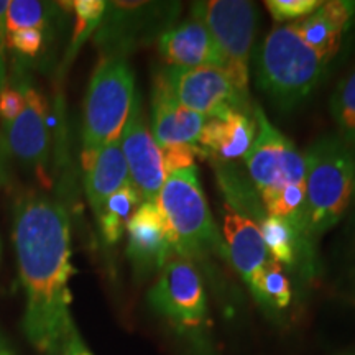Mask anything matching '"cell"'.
Segmentation results:
<instances>
[{"label": "cell", "instance_id": "1", "mask_svg": "<svg viewBox=\"0 0 355 355\" xmlns=\"http://www.w3.org/2000/svg\"><path fill=\"white\" fill-rule=\"evenodd\" d=\"M13 243L26 304L24 332L38 352L61 355L83 343L71 316V225L60 202L24 194L15 204Z\"/></svg>", "mask_w": 355, "mask_h": 355}, {"label": "cell", "instance_id": "2", "mask_svg": "<svg viewBox=\"0 0 355 355\" xmlns=\"http://www.w3.org/2000/svg\"><path fill=\"white\" fill-rule=\"evenodd\" d=\"M303 237L309 241L339 224L355 201V152L340 137H322L306 150Z\"/></svg>", "mask_w": 355, "mask_h": 355}, {"label": "cell", "instance_id": "3", "mask_svg": "<svg viewBox=\"0 0 355 355\" xmlns=\"http://www.w3.org/2000/svg\"><path fill=\"white\" fill-rule=\"evenodd\" d=\"M327 61L296 33L293 24L275 26L255 56L257 84L283 112L296 109L322 81Z\"/></svg>", "mask_w": 355, "mask_h": 355}, {"label": "cell", "instance_id": "4", "mask_svg": "<svg viewBox=\"0 0 355 355\" xmlns=\"http://www.w3.org/2000/svg\"><path fill=\"white\" fill-rule=\"evenodd\" d=\"M135 96V78L125 58H102L84 101L81 162L91 159L105 145L121 141Z\"/></svg>", "mask_w": 355, "mask_h": 355}, {"label": "cell", "instance_id": "5", "mask_svg": "<svg viewBox=\"0 0 355 355\" xmlns=\"http://www.w3.org/2000/svg\"><path fill=\"white\" fill-rule=\"evenodd\" d=\"M155 202L165 219L173 254L193 261L219 250L220 239L196 166L170 173Z\"/></svg>", "mask_w": 355, "mask_h": 355}, {"label": "cell", "instance_id": "6", "mask_svg": "<svg viewBox=\"0 0 355 355\" xmlns=\"http://www.w3.org/2000/svg\"><path fill=\"white\" fill-rule=\"evenodd\" d=\"M191 15L206 25L224 60V71L235 91L248 102L250 60L254 46L257 8L247 0L194 2Z\"/></svg>", "mask_w": 355, "mask_h": 355}, {"label": "cell", "instance_id": "7", "mask_svg": "<svg viewBox=\"0 0 355 355\" xmlns=\"http://www.w3.org/2000/svg\"><path fill=\"white\" fill-rule=\"evenodd\" d=\"M148 304L181 334L202 331L207 300L202 278L193 261L171 255L150 288Z\"/></svg>", "mask_w": 355, "mask_h": 355}, {"label": "cell", "instance_id": "8", "mask_svg": "<svg viewBox=\"0 0 355 355\" xmlns=\"http://www.w3.org/2000/svg\"><path fill=\"white\" fill-rule=\"evenodd\" d=\"M252 114L257 133L254 145L245 155V163L263 201L283 186L304 183L306 163L304 155L268 121L261 107L255 105Z\"/></svg>", "mask_w": 355, "mask_h": 355}, {"label": "cell", "instance_id": "9", "mask_svg": "<svg viewBox=\"0 0 355 355\" xmlns=\"http://www.w3.org/2000/svg\"><path fill=\"white\" fill-rule=\"evenodd\" d=\"M178 104L204 117H220L230 110H243L248 105L227 74L220 68H168L158 71Z\"/></svg>", "mask_w": 355, "mask_h": 355}, {"label": "cell", "instance_id": "10", "mask_svg": "<svg viewBox=\"0 0 355 355\" xmlns=\"http://www.w3.org/2000/svg\"><path fill=\"white\" fill-rule=\"evenodd\" d=\"M121 148L127 162L130 181L140 193L141 201L155 202L165 184L168 173L162 146L157 144L152 130L146 125L139 92L133 99L132 110L123 127Z\"/></svg>", "mask_w": 355, "mask_h": 355}, {"label": "cell", "instance_id": "11", "mask_svg": "<svg viewBox=\"0 0 355 355\" xmlns=\"http://www.w3.org/2000/svg\"><path fill=\"white\" fill-rule=\"evenodd\" d=\"M19 87L25 104L19 117L7 125V148L24 165L33 168L42 180H46L44 168L50 155L48 101L32 83L24 81Z\"/></svg>", "mask_w": 355, "mask_h": 355}, {"label": "cell", "instance_id": "12", "mask_svg": "<svg viewBox=\"0 0 355 355\" xmlns=\"http://www.w3.org/2000/svg\"><path fill=\"white\" fill-rule=\"evenodd\" d=\"M222 234L230 263L250 288L252 295H255L260 275L270 260L259 222L225 202L222 209Z\"/></svg>", "mask_w": 355, "mask_h": 355}, {"label": "cell", "instance_id": "13", "mask_svg": "<svg viewBox=\"0 0 355 355\" xmlns=\"http://www.w3.org/2000/svg\"><path fill=\"white\" fill-rule=\"evenodd\" d=\"M127 255L137 272L162 270L173 255L170 234L157 202H141L127 222Z\"/></svg>", "mask_w": 355, "mask_h": 355}, {"label": "cell", "instance_id": "14", "mask_svg": "<svg viewBox=\"0 0 355 355\" xmlns=\"http://www.w3.org/2000/svg\"><path fill=\"white\" fill-rule=\"evenodd\" d=\"M207 117L178 104L162 74L157 73L152 87V135L162 148L175 145H199Z\"/></svg>", "mask_w": 355, "mask_h": 355}, {"label": "cell", "instance_id": "15", "mask_svg": "<svg viewBox=\"0 0 355 355\" xmlns=\"http://www.w3.org/2000/svg\"><path fill=\"white\" fill-rule=\"evenodd\" d=\"M158 50L168 66L224 69V60L209 30L193 17L165 30L158 38Z\"/></svg>", "mask_w": 355, "mask_h": 355}, {"label": "cell", "instance_id": "16", "mask_svg": "<svg viewBox=\"0 0 355 355\" xmlns=\"http://www.w3.org/2000/svg\"><path fill=\"white\" fill-rule=\"evenodd\" d=\"M354 20L355 2L332 0V2H322L321 7L306 19L291 24L296 33L327 63H331L343 46L345 33L349 32Z\"/></svg>", "mask_w": 355, "mask_h": 355}, {"label": "cell", "instance_id": "17", "mask_svg": "<svg viewBox=\"0 0 355 355\" xmlns=\"http://www.w3.org/2000/svg\"><path fill=\"white\" fill-rule=\"evenodd\" d=\"M257 125L254 114L230 110L220 117H211L204 123L199 145L204 152L220 159L245 158L255 140Z\"/></svg>", "mask_w": 355, "mask_h": 355}, {"label": "cell", "instance_id": "18", "mask_svg": "<svg viewBox=\"0 0 355 355\" xmlns=\"http://www.w3.org/2000/svg\"><path fill=\"white\" fill-rule=\"evenodd\" d=\"M83 170L86 196L94 214L101 209L105 199L130 183L121 141L105 145L91 159L83 162Z\"/></svg>", "mask_w": 355, "mask_h": 355}, {"label": "cell", "instance_id": "19", "mask_svg": "<svg viewBox=\"0 0 355 355\" xmlns=\"http://www.w3.org/2000/svg\"><path fill=\"white\" fill-rule=\"evenodd\" d=\"M141 202L144 201H141L140 193L132 184V181L105 199L101 209L96 212V217L102 239L107 245L119 243L125 232L127 222L135 214Z\"/></svg>", "mask_w": 355, "mask_h": 355}, {"label": "cell", "instance_id": "20", "mask_svg": "<svg viewBox=\"0 0 355 355\" xmlns=\"http://www.w3.org/2000/svg\"><path fill=\"white\" fill-rule=\"evenodd\" d=\"M259 225L270 259L279 265H295L300 235L293 225L273 216H265Z\"/></svg>", "mask_w": 355, "mask_h": 355}, {"label": "cell", "instance_id": "21", "mask_svg": "<svg viewBox=\"0 0 355 355\" xmlns=\"http://www.w3.org/2000/svg\"><path fill=\"white\" fill-rule=\"evenodd\" d=\"M266 214L279 217L293 225V229L303 237V220L306 209L304 183H293L275 191L272 196L263 199Z\"/></svg>", "mask_w": 355, "mask_h": 355}, {"label": "cell", "instance_id": "22", "mask_svg": "<svg viewBox=\"0 0 355 355\" xmlns=\"http://www.w3.org/2000/svg\"><path fill=\"white\" fill-rule=\"evenodd\" d=\"M331 115L340 139L355 146V69L337 84L331 97Z\"/></svg>", "mask_w": 355, "mask_h": 355}, {"label": "cell", "instance_id": "23", "mask_svg": "<svg viewBox=\"0 0 355 355\" xmlns=\"http://www.w3.org/2000/svg\"><path fill=\"white\" fill-rule=\"evenodd\" d=\"M255 300L266 309H285L291 303V286L278 261L270 259L257 285Z\"/></svg>", "mask_w": 355, "mask_h": 355}, {"label": "cell", "instance_id": "24", "mask_svg": "<svg viewBox=\"0 0 355 355\" xmlns=\"http://www.w3.org/2000/svg\"><path fill=\"white\" fill-rule=\"evenodd\" d=\"M48 25L46 3L37 0H13L7 8V35L19 30H42Z\"/></svg>", "mask_w": 355, "mask_h": 355}, {"label": "cell", "instance_id": "25", "mask_svg": "<svg viewBox=\"0 0 355 355\" xmlns=\"http://www.w3.org/2000/svg\"><path fill=\"white\" fill-rule=\"evenodd\" d=\"M76 13V30H74V44H78L89 32L101 24L107 2L104 0H76L71 3Z\"/></svg>", "mask_w": 355, "mask_h": 355}, {"label": "cell", "instance_id": "26", "mask_svg": "<svg viewBox=\"0 0 355 355\" xmlns=\"http://www.w3.org/2000/svg\"><path fill=\"white\" fill-rule=\"evenodd\" d=\"M319 0H268L265 3L272 17L279 24L283 21H298L311 15L321 7Z\"/></svg>", "mask_w": 355, "mask_h": 355}, {"label": "cell", "instance_id": "27", "mask_svg": "<svg viewBox=\"0 0 355 355\" xmlns=\"http://www.w3.org/2000/svg\"><path fill=\"white\" fill-rule=\"evenodd\" d=\"M7 46H10L21 56L37 58L44 46V32L42 30H19L7 35Z\"/></svg>", "mask_w": 355, "mask_h": 355}, {"label": "cell", "instance_id": "28", "mask_svg": "<svg viewBox=\"0 0 355 355\" xmlns=\"http://www.w3.org/2000/svg\"><path fill=\"white\" fill-rule=\"evenodd\" d=\"M163 150V159H165V170L168 175L173 171L184 170V168L194 166V158L201 155L202 150L199 146L191 145H175Z\"/></svg>", "mask_w": 355, "mask_h": 355}, {"label": "cell", "instance_id": "29", "mask_svg": "<svg viewBox=\"0 0 355 355\" xmlns=\"http://www.w3.org/2000/svg\"><path fill=\"white\" fill-rule=\"evenodd\" d=\"M24 104L25 101L20 87L7 84V86L0 91V117L3 119V122H6L7 125L19 117L21 109H24Z\"/></svg>", "mask_w": 355, "mask_h": 355}, {"label": "cell", "instance_id": "30", "mask_svg": "<svg viewBox=\"0 0 355 355\" xmlns=\"http://www.w3.org/2000/svg\"><path fill=\"white\" fill-rule=\"evenodd\" d=\"M7 0H0V55L6 58L7 50Z\"/></svg>", "mask_w": 355, "mask_h": 355}, {"label": "cell", "instance_id": "31", "mask_svg": "<svg viewBox=\"0 0 355 355\" xmlns=\"http://www.w3.org/2000/svg\"><path fill=\"white\" fill-rule=\"evenodd\" d=\"M8 148L6 144V139L0 135V186H3L8 180Z\"/></svg>", "mask_w": 355, "mask_h": 355}, {"label": "cell", "instance_id": "32", "mask_svg": "<svg viewBox=\"0 0 355 355\" xmlns=\"http://www.w3.org/2000/svg\"><path fill=\"white\" fill-rule=\"evenodd\" d=\"M349 230H350V237H349L347 254H345V259H349L350 268H352L354 273H355V217H354L352 225H350Z\"/></svg>", "mask_w": 355, "mask_h": 355}, {"label": "cell", "instance_id": "33", "mask_svg": "<svg viewBox=\"0 0 355 355\" xmlns=\"http://www.w3.org/2000/svg\"><path fill=\"white\" fill-rule=\"evenodd\" d=\"M61 355H94V354H92L91 350L86 347V345H84V343H78V344L71 345V347L66 349Z\"/></svg>", "mask_w": 355, "mask_h": 355}, {"label": "cell", "instance_id": "34", "mask_svg": "<svg viewBox=\"0 0 355 355\" xmlns=\"http://www.w3.org/2000/svg\"><path fill=\"white\" fill-rule=\"evenodd\" d=\"M0 355H15V350H13L10 343L3 337L2 332H0Z\"/></svg>", "mask_w": 355, "mask_h": 355}, {"label": "cell", "instance_id": "35", "mask_svg": "<svg viewBox=\"0 0 355 355\" xmlns=\"http://www.w3.org/2000/svg\"><path fill=\"white\" fill-rule=\"evenodd\" d=\"M7 86V71H6V58L0 55V91Z\"/></svg>", "mask_w": 355, "mask_h": 355}, {"label": "cell", "instance_id": "36", "mask_svg": "<svg viewBox=\"0 0 355 355\" xmlns=\"http://www.w3.org/2000/svg\"><path fill=\"white\" fill-rule=\"evenodd\" d=\"M0 259H2V242H0Z\"/></svg>", "mask_w": 355, "mask_h": 355}]
</instances>
